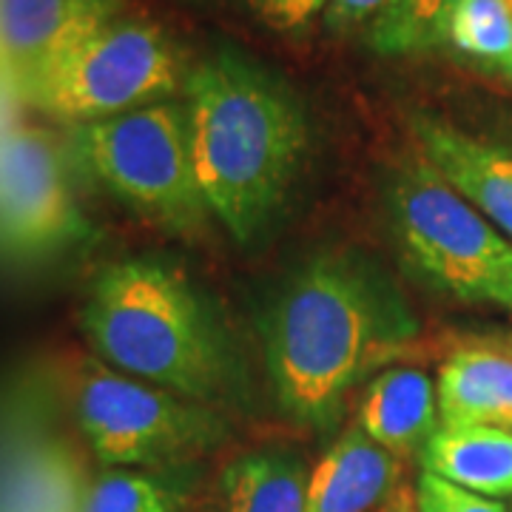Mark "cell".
<instances>
[{"label": "cell", "instance_id": "9a60e30c", "mask_svg": "<svg viewBox=\"0 0 512 512\" xmlns=\"http://www.w3.org/2000/svg\"><path fill=\"white\" fill-rule=\"evenodd\" d=\"M308 478L302 458L288 450L245 453L222 473V512H305Z\"/></svg>", "mask_w": 512, "mask_h": 512}, {"label": "cell", "instance_id": "7a4b0ae2", "mask_svg": "<svg viewBox=\"0 0 512 512\" xmlns=\"http://www.w3.org/2000/svg\"><path fill=\"white\" fill-rule=\"evenodd\" d=\"M191 154L211 217L254 242L285 208L308 154V117L262 63L222 46L185 77Z\"/></svg>", "mask_w": 512, "mask_h": 512}, {"label": "cell", "instance_id": "52a82bcc", "mask_svg": "<svg viewBox=\"0 0 512 512\" xmlns=\"http://www.w3.org/2000/svg\"><path fill=\"white\" fill-rule=\"evenodd\" d=\"M74 416L94 456L114 470L191 456L222 433L220 421L202 404L126 376L100 359L77 370Z\"/></svg>", "mask_w": 512, "mask_h": 512}, {"label": "cell", "instance_id": "4316f807", "mask_svg": "<svg viewBox=\"0 0 512 512\" xmlns=\"http://www.w3.org/2000/svg\"><path fill=\"white\" fill-rule=\"evenodd\" d=\"M507 3H510V6H512V0H507Z\"/></svg>", "mask_w": 512, "mask_h": 512}, {"label": "cell", "instance_id": "cb8c5ba5", "mask_svg": "<svg viewBox=\"0 0 512 512\" xmlns=\"http://www.w3.org/2000/svg\"><path fill=\"white\" fill-rule=\"evenodd\" d=\"M498 348L507 350V353H512V333H510V336H504V339H501V345H498Z\"/></svg>", "mask_w": 512, "mask_h": 512}, {"label": "cell", "instance_id": "2e32d148", "mask_svg": "<svg viewBox=\"0 0 512 512\" xmlns=\"http://www.w3.org/2000/svg\"><path fill=\"white\" fill-rule=\"evenodd\" d=\"M464 0H393L370 23V46L382 55H413L447 40L450 18Z\"/></svg>", "mask_w": 512, "mask_h": 512}, {"label": "cell", "instance_id": "4fadbf2b", "mask_svg": "<svg viewBox=\"0 0 512 512\" xmlns=\"http://www.w3.org/2000/svg\"><path fill=\"white\" fill-rule=\"evenodd\" d=\"M441 424L512 430V353L493 345L456 348L439 367Z\"/></svg>", "mask_w": 512, "mask_h": 512}, {"label": "cell", "instance_id": "8fae6325", "mask_svg": "<svg viewBox=\"0 0 512 512\" xmlns=\"http://www.w3.org/2000/svg\"><path fill=\"white\" fill-rule=\"evenodd\" d=\"M356 427L390 456H421L441 427L439 382L421 367H387L367 384Z\"/></svg>", "mask_w": 512, "mask_h": 512}, {"label": "cell", "instance_id": "6da1fadb", "mask_svg": "<svg viewBox=\"0 0 512 512\" xmlns=\"http://www.w3.org/2000/svg\"><path fill=\"white\" fill-rule=\"evenodd\" d=\"M259 330L282 410L302 424L333 427L350 390L407 353L419 319L376 262L330 251L279 285Z\"/></svg>", "mask_w": 512, "mask_h": 512}, {"label": "cell", "instance_id": "3957f363", "mask_svg": "<svg viewBox=\"0 0 512 512\" xmlns=\"http://www.w3.org/2000/svg\"><path fill=\"white\" fill-rule=\"evenodd\" d=\"M80 328L103 365L188 402H214L237 382L231 345L200 291L157 259H123L94 276Z\"/></svg>", "mask_w": 512, "mask_h": 512}, {"label": "cell", "instance_id": "d6986e66", "mask_svg": "<svg viewBox=\"0 0 512 512\" xmlns=\"http://www.w3.org/2000/svg\"><path fill=\"white\" fill-rule=\"evenodd\" d=\"M416 512H510L487 495L470 493L453 481L421 473L416 484Z\"/></svg>", "mask_w": 512, "mask_h": 512}, {"label": "cell", "instance_id": "484cf974", "mask_svg": "<svg viewBox=\"0 0 512 512\" xmlns=\"http://www.w3.org/2000/svg\"><path fill=\"white\" fill-rule=\"evenodd\" d=\"M379 512H390V504H387V507H384V510H379Z\"/></svg>", "mask_w": 512, "mask_h": 512}, {"label": "cell", "instance_id": "9c48e42d", "mask_svg": "<svg viewBox=\"0 0 512 512\" xmlns=\"http://www.w3.org/2000/svg\"><path fill=\"white\" fill-rule=\"evenodd\" d=\"M114 18L111 0H0V63L23 97Z\"/></svg>", "mask_w": 512, "mask_h": 512}, {"label": "cell", "instance_id": "ba28073f", "mask_svg": "<svg viewBox=\"0 0 512 512\" xmlns=\"http://www.w3.org/2000/svg\"><path fill=\"white\" fill-rule=\"evenodd\" d=\"M80 234L86 222L55 134L37 126L0 131V239L23 254H43Z\"/></svg>", "mask_w": 512, "mask_h": 512}, {"label": "cell", "instance_id": "7402d4cb", "mask_svg": "<svg viewBox=\"0 0 512 512\" xmlns=\"http://www.w3.org/2000/svg\"><path fill=\"white\" fill-rule=\"evenodd\" d=\"M390 512H416V498L410 490H402L390 501Z\"/></svg>", "mask_w": 512, "mask_h": 512}, {"label": "cell", "instance_id": "277c9868", "mask_svg": "<svg viewBox=\"0 0 512 512\" xmlns=\"http://www.w3.org/2000/svg\"><path fill=\"white\" fill-rule=\"evenodd\" d=\"M387 217L404 259L430 285L512 311V242L424 160L387 183Z\"/></svg>", "mask_w": 512, "mask_h": 512}, {"label": "cell", "instance_id": "44dd1931", "mask_svg": "<svg viewBox=\"0 0 512 512\" xmlns=\"http://www.w3.org/2000/svg\"><path fill=\"white\" fill-rule=\"evenodd\" d=\"M254 6L256 12L265 20H271L274 26H299L305 20L311 18L313 9L308 0H248Z\"/></svg>", "mask_w": 512, "mask_h": 512}, {"label": "cell", "instance_id": "ac0fdd59", "mask_svg": "<svg viewBox=\"0 0 512 512\" xmlns=\"http://www.w3.org/2000/svg\"><path fill=\"white\" fill-rule=\"evenodd\" d=\"M74 512H177V495L146 473L111 470L86 490Z\"/></svg>", "mask_w": 512, "mask_h": 512}, {"label": "cell", "instance_id": "30bf717a", "mask_svg": "<svg viewBox=\"0 0 512 512\" xmlns=\"http://www.w3.org/2000/svg\"><path fill=\"white\" fill-rule=\"evenodd\" d=\"M421 160L512 242V154L439 120H416Z\"/></svg>", "mask_w": 512, "mask_h": 512}, {"label": "cell", "instance_id": "5b68a950", "mask_svg": "<svg viewBox=\"0 0 512 512\" xmlns=\"http://www.w3.org/2000/svg\"><path fill=\"white\" fill-rule=\"evenodd\" d=\"M72 148L97 183L148 220L191 231L208 217L180 103L74 126Z\"/></svg>", "mask_w": 512, "mask_h": 512}, {"label": "cell", "instance_id": "8992f818", "mask_svg": "<svg viewBox=\"0 0 512 512\" xmlns=\"http://www.w3.org/2000/svg\"><path fill=\"white\" fill-rule=\"evenodd\" d=\"M188 74L163 26L109 18L57 63L23 100L43 114L86 126L165 103Z\"/></svg>", "mask_w": 512, "mask_h": 512}, {"label": "cell", "instance_id": "d4e9b609", "mask_svg": "<svg viewBox=\"0 0 512 512\" xmlns=\"http://www.w3.org/2000/svg\"><path fill=\"white\" fill-rule=\"evenodd\" d=\"M308 3H311V9H313V12H316V9H319V6H322V3H328V0H308Z\"/></svg>", "mask_w": 512, "mask_h": 512}, {"label": "cell", "instance_id": "5bb4252c", "mask_svg": "<svg viewBox=\"0 0 512 512\" xmlns=\"http://www.w3.org/2000/svg\"><path fill=\"white\" fill-rule=\"evenodd\" d=\"M421 467L487 498L512 495V430L441 424L421 450Z\"/></svg>", "mask_w": 512, "mask_h": 512}, {"label": "cell", "instance_id": "e0dca14e", "mask_svg": "<svg viewBox=\"0 0 512 512\" xmlns=\"http://www.w3.org/2000/svg\"><path fill=\"white\" fill-rule=\"evenodd\" d=\"M447 40L461 55L495 69L512 52V6L507 0H464L450 18Z\"/></svg>", "mask_w": 512, "mask_h": 512}, {"label": "cell", "instance_id": "ffe728a7", "mask_svg": "<svg viewBox=\"0 0 512 512\" xmlns=\"http://www.w3.org/2000/svg\"><path fill=\"white\" fill-rule=\"evenodd\" d=\"M393 0H328V23L333 29H350L376 20Z\"/></svg>", "mask_w": 512, "mask_h": 512}, {"label": "cell", "instance_id": "603a6c76", "mask_svg": "<svg viewBox=\"0 0 512 512\" xmlns=\"http://www.w3.org/2000/svg\"><path fill=\"white\" fill-rule=\"evenodd\" d=\"M495 72H501L504 77H507V80H512V52L504 57V60H501L498 66H495Z\"/></svg>", "mask_w": 512, "mask_h": 512}, {"label": "cell", "instance_id": "7c38bea8", "mask_svg": "<svg viewBox=\"0 0 512 512\" xmlns=\"http://www.w3.org/2000/svg\"><path fill=\"white\" fill-rule=\"evenodd\" d=\"M402 458L350 427L311 470L305 512H367L393 493Z\"/></svg>", "mask_w": 512, "mask_h": 512}]
</instances>
